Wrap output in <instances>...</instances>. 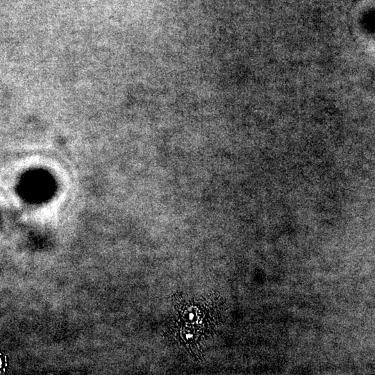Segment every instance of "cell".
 Returning <instances> with one entry per match:
<instances>
[{"label":"cell","mask_w":375,"mask_h":375,"mask_svg":"<svg viewBox=\"0 0 375 375\" xmlns=\"http://www.w3.org/2000/svg\"><path fill=\"white\" fill-rule=\"evenodd\" d=\"M189 316H190L189 318H190V319H192V317H194V315H192V313H190V314L189 315Z\"/></svg>","instance_id":"cell-1"},{"label":"cell","mask_w":375,"mask_h":375,"mask_svg":"<svg viewBox=\"0 0 375 375\" xmlns=\"http://www.w3.org/2000/svg\"><path fill=\"white\" fill-rule=\"evenodd\" d=\"M190 337H192V335H187V338H188V339L190 338Z\"/></svg>","instance_id":"cell-2"}]
</instances>
